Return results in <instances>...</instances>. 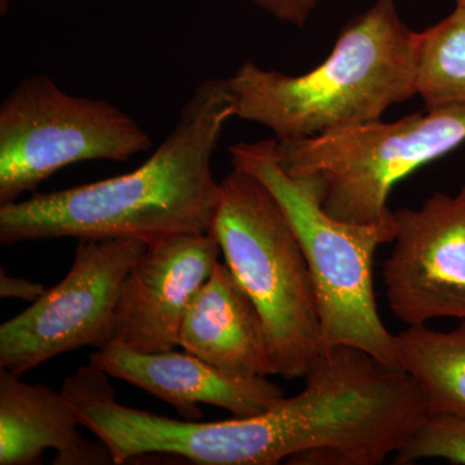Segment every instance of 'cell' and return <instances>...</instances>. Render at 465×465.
Wrapping results in <instances>:
<instances>
[{"instance_id": "obj_1", "label": "cell", "mask_w": 465, "mask_h": 465, "mask_svg": "<svg viewBox=\"0 0 465 465\" xmlns=\"http://www.w3.org/2000/svg\"><path fill=\"white\" fill-rule=\"evenodd\" d=\"M232 118L234 97L228 78L206 79L142 166L0 206V242L131 237L150 243L170 235L213 231L220 202L213 153Z\"/></svg>"}, {"instance_id": "obj_2", "label": "cell", "mask_w": 465, "mask_h": 465, "mask_svg": "<svg viewBox=\"0 0 465 465\" xmlns=\"http://www.w3.org/2000/svg\"><path fill=\"white\" fill-rule=\"evenodd\" d=\"M418 45L394 0H378L342 27L330 56L311 72L242 64L228 78L235 118L262 125L275 140L381 121L394 104L416 96Z\"/></svg>"}, {"instance_id": "obj_3", "label": "cell", "mask_w": 465, "mask_h": 465, "mask_svg": "<svg viewBox=\"0 0 465 465\" xmlns=\"http://www.w3.org/2000/svg\"><path fill=\"white\" fill-rule=\"evenodd\" d=\"M229 153L232 168L252 174L273 194L302 244L316 291L322 351L345 345L397 366L396 336L381 321L374 291L375 253L396 237L394 217L354 224L329 215L313 183L280 166L274 137L235 143Z\"/></svg>"}, {"instance_id": "obj_4", "label": "cell", "mask_w": 465, "mask_h": 465, "mask_svg": "<svg viewBox=\"0 0 465 465\" xmlns=\"http://www.w3.org/2000/svg\"><path fill=\"white\" fill-rule=\"evenodd\" d=\"M211 232L262 318L275 375L305 379L322 351L320 313L304 251L282 207L255 176L232 168L220 182Z\"/></svg>"}, {"instance_id": "obj_5", "label": "cell", "mask_w": 465, "mask_h": 465, "mask_svg": "<svg viewBox=\"0 0 465 465\" xmlns=\"http://www.w3.org/2000/svg\"><path fill=\"white\" fill-rule=\"evenodd\" d=\"M464 143L465 105H451L275 140V157L291 176L313 183L329 215L375 224L393 219L388 200L396 183Z\"/></svg>"}, {"instance_id": "obj_6", "label": "cell", "mask_w": 465, "mask_h": 465, "mask_svg": "<svg viewBox=\"0 0 465 465\" xmlns=\"http://www.w3.org/2000/svg\"><path fill=\"white\" fill-rule=\"evenodd\" d=\"M152 145L142 125L108 101L66 94L47 75L27 76L0 105V206L70 164L125 162Z\"/></svg>"}, {"instance_id": "obj_7", "label": "cell", "mask_w": 465, "mask_h": 465, "mask_svg": "<svg viewBox=\"0 0 465 465\" xmlns=\"http://www.w3.org/2000/svg\"><path fill=\"white\" fill-rule=\"evenodd\" d=\"M146 246L131 237L79 240L65 278L0 327V367L24 375L66 351L114 341L124 281Z\"/></svg>"}, {"instance_id": "obj_8", "label": "cell", "mask_w": 465, "mask_h": 465, "mask_svg": "<svg viewBox=\"0 0 465 465\" xmlns=\"http://www.w3.org/2000/svg\"><path fill=\"white\" fill-rule=\"evenodd\" d=\"M393 249L382 262L385 299L406 326L465 320V185L394 211Z\"/></svg>"}, {"instance_id": "obj_9", "label": "cell", "mask_w": 465, "mask_h": 465, "mask_svg": "<svg viewBox=\"0 0 465 465\" xmlns=\"http://www.w3.org/2000/svg\"><path fill=\"white\" fill-rule=\"evenodd\" d=\"M220 255L222 247L213 232L150 242L125 278L115 341L148 353L179 347L186 312Z\"/></svg>"}, {"instance_id": "obj_10", "label": "cell", "mask_w": 465, "mask_h": 465, "mask_svg": "<svg viewBox=\"0 0 465 465\" xmlns=\"http://www.w3.org/2000/svg\"><path fill=\"white\" fill-rule=\"evenodd\" d=\"M90 365L164 401L188 420L203 418L200 403L246 418L264 414L286 397L282 388L265 376L228 374L189 351L174 349L148 353L114 341L94 351Z\"/></svg>"}, {"instance_id": "obj_11", "label": "cell", "mask_w": 465, "mask_h": 465, "mask_svg": "<svg viewBox=\"0 0 465 465\" xmlns=\"http://www.w3.org/2000/svg\"><path fill=\"white\" fill-rule=\"evenodd\" d=\"M179 347L228 374L275 375L262 318L225 262H217L193 300Z\"/></svg>"}, {"instance_id": "obj_12", "label": "cell", "mask_w": 465, "mask_h": 465, "mask_svg": "<svg viewBox=\"0 0 465 465\" xmlns=\"http://www.w3.org/2000/svg\"><path fill=\"white\" fill-rule=\"evenodd\" d=\"M0 367V465L41 463L56 450L57 465L114 464L108 448L79 433V421L63 391L21 381Z\"/></svg>"}, {"instance_id": "obj_13", "label": "cell", "mask_w": 465, "mask_h": 465, "mask_svg": "<svg viewBox=\"0 0 465 465\" xmlns=\"http://www.w3.org/2000/svg\"><path fill=\"white\" fill-rule=\"evenodd\" d=\"M394 336L397 366L418 384L427 414L465 416V320L451 331L421 324Z\"/></svg>"}, {"instance_id": "obj_14", "label": "cell", "mask_w": 465, "mask_h": 465, "mask_svg": "<svg viewBox=\"0 0 465 465\" xmlns=\"http://www.w3.org/2000/svg\"><path fill=\"white\" fill-rule=\"evenodd\" d=\"M416 94L427 109L465 105V5L419 33Z\"/></svg>"}, {"instance_id": "obj_15", "label": "cell", "mask_w": 465, "mask_h": 465, "mask_svg": "<svg viewBox=\"0 0 465 465\" xmlns=\"http://www.w3.org/2000/svg\"><path fill=\"white\" fill-rule=\"evenodd\" d=\"M423 459H443L465 465V416L427 414L405 445L394 454V464L410 465Z\"/></svg>"}, {"instance_id": "obj_16", "label": "cell", "mask_w": 465, "mask_h": 465, "mask_svg": "<svg viewBox=\"0 0 465 465\" xmlns=\"http://www.w3.org/2000/svg\"><path fill=\"white\" fill-rule=\"evenodd\" d=\"M283 23L304 26L317 7L318 0H250Z\"/></svg>"}, {"instance_id": "obj_17", "label": "cell", "mask_w": 465, "mask_h": 465, "mask_svg": "<svg viewBox=\"0 0 465 465\" xmlns=\"http://www.w3.org/2000/svg\"><path fill=\"white\" fill-rule=\"evenodd\" d=\"M42 283L32 282L24 278L11 277L5 271L0 273V296L5 299H21L35 302L45 292Z\"/></svg>"}, {"instance_id": "obj_18", "label": "cell", "mask_w": 465, "mask_h": 465, "mask_svg": "<svg viewBox=\"0 0 465 465\" xmlns=\"http://www.w3.org/2000/svg\"><path fill=\"white\" fill-rule=\"evenodd\" d=\"M9 5H11V0H0V15L2 16L7 15Z\"/></svg>"}, {"instance_id": "obj_19", "label": "cell", "mask_w": 465, "mask_h": 465, "mask_svg": "<svg viewBox=\"0 0 465 465\" xmlns=\"http://www.w3.org/2000/svg\"><path fill=\"white\" fill-rule=\"evenodd\" d=\"M458 5H465V0H457Z\"/></svg>"}]
</instances>
